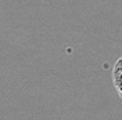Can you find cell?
Listing matches in <instances>:
<instances>
[{
	"label": "cell",
	"instance_id": "cell-1",
	"mask_svg": "<svg viewBox=\"0 0 122 120\" xmlns=\"http://www.w3.org/2000/svg\"><path fill=\"white\" fill-rule=\"evenodd\" d=\"M111 75H112V83L118 92V97L122 99V57H119L114 64Z\"/></svg>",
	"mask_w": 122,
	"mask_h": 120
}]
</instances>
